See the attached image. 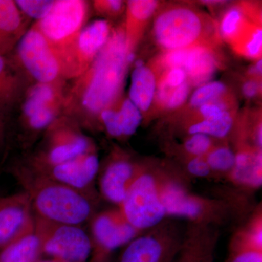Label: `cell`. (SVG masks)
I'll list each match as a JSON object with an SVG mask.
<instances>
[{
  "label": "cell",
  "instance_id": "1",
  "mask_svg": "<svg viewBox=\"0 0 262 262\" xmlns=\"http://www.w3.org/2000/svg\"><path fill=\"white\" fill-rule=\"evenodd\" d=\"M135 57L127 47L124 24L113 28L89 69L68 81L63 115L73 119L83 130L98 129L100 113L123 96L127 71Z\"/></svg>",
  "mask_w": 262,
  "mask_h": 262
},
{
  "label": "cell",
  "instance_id": "2",
  "mask_svg": "<svg viewBox=\"0 0 262 262\" xmlns=\"http://www.w3.org/2000/svg\"><path fill=\"white\" fill-rule=\"evenodd\" d=\"M11 173L28 194L37 216L66 225L79 226L94 213V196L57 182L22 161Z\"/></svg>",
  "mask_w": 262,
  "mask_h": 262
},
{
  "label": "cell",
  "instance_id": "3",
  "mask_svg": "<svg viewBox=\"0 0 262 262\" xmlns=\"http://www.w3.org/2000/svg\"><path fill=\"white\" fill-rule=\"evenodd\" d=\"M68 81L29 84L8 116L24 149L32 147L58 117L63 115Z\"/></svg>",
  "mask_w": 262,
  "mask_h": 262
},
{
  "label": "cell",
  "instance_id": "4",
  "mask_svg": "<svg viewBox=\"0 0 262 262\" xmlns=\"http://www.w3.org/2000/svg\"><path fill=\"white\" fill-rule=\"evenodd\" d=\"M181 170L141 163L139 173L118 207L130 225L145 232L166 220L162 199L169 182Z\"/></svg>",
  "mask_w": 262,
  "mask_h": 262
},
{
  "label": "cell",
  "instance_id": "5",
  "mask_svg": "<svg viewBox=\"0 0 262 262\" xmlns=\"http://www.w3.org/2000/svg\"><path fill=\"white\" fill-rule=\"evenodd\" d=\"M96 150L92 139L73 119L61 115L45 131L36 149L22 160L33 168L64 163Z\"/></svg>",
  "mask_w": 262,
  "mask_h": 262
},
{
  "label": "cell",
  "instance_id": "6",
  "mask_svg": "<svg viewBox=\"0 0 262 262\" xmlns=\"http://www.w3.org/2000/svg\"><path fill=\"white\" fill-rule=\"evenodd\" d=\"M8 56L30 84L65 80L56 53L33 24Z\"/></svg>",
  "mask_w": 262,
  "mask_h": 262
},
{
  "label": "cell",
  "instance_id": "7",
  "mask_svg": "<svg viewBox=\"0 0 262 262\" xmlns=\"http://www.w3.org/2000/svg\"><path fill=\"white\" fill-rule=\"evenodd\" d=\"M184 228L175 219H166L127 244L117 262H173Z\"/></svg>",
  "mask_w": 262,
  "mask_h": 262
},
{
  "label": "cell",
  "instance_id": "8",
  "mask_svg": "<svg viewBox=\"0 0 262 262\" xmlns=\"http://www.w3.org/2000/svg\"><path fill=\"white\" fill-rule=\"evenodd\" d=\"M34 232L40 239L42 253L65 262H85L93 252L92 239L80 226L34 219Z\"/></svg>",
  "mask_w": 262,
  "mask_h": 262
},
{
  "label": "cell",
  "instance_id": "9",
  "mask_svg": "<svg viewBox=\"0 0 262 262\" xmlns=\"http://www.w3.org/2000/svg\"><path fill=\"white\" fill-rule=\"evenodd\" d=\"M91 10V3L84 0H56L47 16L33 24L46 37L57 56L75 40L89 23Z\"/></svg>",
  "mask_w": 262,
  "mask_h": 262
},
{
  "label": "cell",
  "instance_id": "10",
  "mask_svg": "<svg viewBox=\"0 0 262 262\" xmlns=\"http://www.w3.org/2000/svg\"><path fill=\"white\" fill-rule=\"evenodd\" d=\"M204 31L201 15L186 7L164 10L157 17L153 27L155 41L166 51L201 46Z\"/></svg>",
  "mask_w": 262,
  "mask_h": 262
},
{
  "label": "cell",
  "instance_id": "11",
  "mask_svg": "<svg viewBox=\"0 0 262 262\" xmlns=\"http://www.w3.org/2000/svg\"><path fill=\"white\" fill-rule=\"evenodd\" d=\"M113 29L111 23L103 19L89 22L75 40L58 53L65 80H74L89 69L108 42Z\"/></svg>",
  "mask_w": 262,
  "mask_h": 262
},
{
  "label": "cell",
  "instance_id": "12",
  "mask_svg": "<svg viewBox=\"0 0 262 262\" xmlns=\"http://www.w3.org/2000/svg\"><path fill=\"white\" fill-rule=\"evenodd\" d=\"M141 163L119 149L110 155L99 175V190L106 201L120 206L139 173Z\"/></svg>",
  "mask_w": 262,
  "mask_h": 262
},
{
  "label": "cell",
  "instance_id": "13",
  "mask_svg": "<svg viewBox=\"0 0 262 262\" xmlns=\"http://www.w3.org/2000/svg\"><path fill=\"white\" fill-rule=\"evenodd\" d=\"M32 209L26 192L0 198V251L34 232Z\"/></svg>",
  "mask_w": 262,
  "mask_h": 262
},
{
  "label": "cell",
  "instance_id": "14",
  "mask_svg": "<svg viewBox=\"0 0 262 262\" xmlns=\"http://www.w3.org/2000/svg\"><path fill=\"white\" fill-rule=\"evenodd\" d=\"M91 231L94 248L111 253L142 233L129 223L118 207L93 216Z\"/></svg>",
  "mask_w": 262,
  "mask_h": 262
},
{
  "label": "cell",
  "instance_id": "15",
  "mask_svg": "<svg viewBox=\"0 0 262 262\" xmlns=\"http://www.w3.org/2000/svg\"><path fill=\"white\" fill-rule=\"evenodd\" d=\"M33 169L73 189L95 195L91 187L99 171L100 162L97 150H94L64 163Z\"/></svg>",
  "mask_w": 262,
  "mask_h": 262
},
{
  "label": "cell",
  "instance_id": "16",
  "mask_svg": "<svg viewBox=\"0 0 262 262\" xmlns=\"http://www.w3.org/2000/svg\"><path fill=\"white\" fill-rule=\"evenodd\" d=\"M234 151V167L225 180L241 192L258 190L262 184L261 149L241 134Z\"/></svg>",
  "mask_w": 262,
  "mask_h": 262
},
{
  "label": "cell",
  "instance_id": "17",
  "mask_svg": "<svg viewBox=\"0 0 262 262\" xmlns=\"http://www.w3.org/2000/svg\"><path fill=\"white\" fill-rule=\"evenodd\" d=\"M219 239V227L188 222L173 262H213Z\"/></svg>",
  "mask_w": 262,
  "mask_h": 262
},
{
  "label": "cell",
  "instance_id": "18",
  "mask_svg": "<svg viewBox=\"0 0 262 262\" xmlns=\"http://www.w3.org/2000/svg\"><path fill=\"white\" fill-rule=\"evenodd\" d=\"M224 262H262V213L253 212L232 234Z\"/></svg>",
  "mask_w": 262,
  "mask_h": 262
},
{
  "label": "cell",
  "instance_id": "19",
  "mask_svg": "<svg viewBox=\"0 0 262 262\" xmlns=\"http://www.w3.org/2000/svg\"><path fill=\"white\" fill-rule=\"evenodd\" d=\"M143 120L139 108L122 96L110 107L105 108L98 118V128H102L110 137L123 140L136 134Z\"/></svg>",
  "mask_w": 262,
  "mask_h": 262
},
{
  "label": "cell",
  "instance_id": "20",
  "mask_svg": "<svg viewBox=\"0 0 262 262\" xmlns=\"http://www.w3.org/2000/svg\"><path fill=\"white\" fill-rule=\"evenodd\" d=\"M13 0H0V56H8L32 25Z\"/></svg>",
  "mask_w": 262,
  "mask_h": 262
},
{
  "label": "cell",
  "instance_id": "21",
  "mask_svg": "<svg viewBox=\"0 0 262 262\" xmlns=\"http://www.w3.org/2000/svg\"><path fill=\"white\" fill-rule=\"evenodd\" d=\"M29 84L8 56H0V111L9 116Z\"/></svg>",
  "mask_w": 262,
  "mask_h": 262
},
{
  "label": "cell",
  "instance_id": "22",
  "mask_svg": "<svg viewBox=\"0 0 262 262\" xmlns=\"http://www.w3.org/2000/svg\"><path fill=\"white\" fill-rule=\"evenodd\" d=\"M156 77L154 72L139 60L131 74L130 89L127 97L139 108L141 113H146L154 102L156 96Z\"/></svg>",
  "mask_w": 262,
  "mask_h": 262
},
{
  "label": "cell",
  "instance_id": "23",
  "mask_svg": "<svg viewBox=\"0 0 262 262\" xmlns=\"http://www.w3.org/2000/svg\"><path fill=\"white\" fill-rule=\"evenodd\" d=\"M183 70L185 71L191 85L200 86L209 82L216 70V61L211 50L206 46H194L188 48Z\"/></svg>",
  "mask_w": 262,
  "mask_h": 262
},
{
  "label": "cell",
  "instance_id": "24",
  "mask_svg": "<svg viewBox=\"0 0 262 262\" xmlns=\"http://www.w3.org/2000/svg\"><path fill=\"white\" fill-rule=\"evenodd\" d=\"M158 3L151 0H131L126 3V20L124 24L127 47L134 52V48L139 38L143 25L147 21L155 10Z\"/></svg>",
  "mask_w": 262,
  "mask_h": 262
},
{
  "label": "cell",
  "instance_id": "25",
  "mask_svg": "<svg viewBox=\"0 0 262 262\" xmlns=\"http://www.w3.org/2000/svg\"><path fill=\"white\" fill-rule=\"evenodd\" d=\"M42 253L40 239L34 232L1 250L0 261L38 262Z\"/></svg>",
  "mask_w": 262,
  "mask_h": 262
},
{
  "label": "cell",
  "instance_id": "26",
  "mask_svg": "<svg viewBox=\"0 0 262 262\" xmlns=\"http://www.w3.org/2000/svg\"><path fill=\"white\" fill-rule=\"evenodd\" d=\"M234 127V117L230 111L209 120H199L190 122L186 127L187 135L204 134L219 140H225Z\"/></svg>",
  "mask_w": 262,
  "mask_h": 262
},
{
  "label": "cell",
  "instance_id": "27",
  "mask_svg": "<svg viewBox=\"0 0 262 262\" xmlns=\"http://www.w3.org/2000/svg\"><path fill=\"white\" fill-rule=\"evenodd\" d=\"M213 178H227L234 165V150L227 144H217L205 157Z\"/></svg>",
  "mask_w": 262,
  "mask_h": 262
},
{
  "label": "cell",
  "instance_id": "28",
  "mask_svg": "<svg viewBox=\"0 0 262 262\" xmlns=\"http://www.w3.org/2000/svg\"><path fill=\"white\" fill-rule=\"evenodd\" d=\"M246 18L242 8L234 7L226 12L220 24L222 35L229 42H238L242 36H246Z\"/></svg>",
  "mask_w": 262,
  "mask_h": 262
},
{
  "label": "cell",
  "instance_id": "29",
  "mask_svg": "<svg viewBox=\"0 0 262 262\" xmlns=\"http://www.w3.org/2000/svg\"><path fill=\"white\" fill-rule=\"evenodd\" d=\"M227 86L220 81H213L201 84L193 93L190 98V105L198 108L202 105L213 102L225 98Z\"/></svg>",
  "mask_w": 262,
  "mask_h": 262
},
{
  "label": "cell",
  "instance_id": "30",
  "mask_svg": "<svg viewBox=\"0 0 262 262\" xmlns=\"http://www.w3.org/2000/svg\"><path fill=\"white\" fill-rule=\"evenodd\" d=\"M15 3L22 15L34 24L47 16L56 0H15Z\"/></svg>",
  "mask_w": 262,
  "mask_h": 262
},
{
  "label": "cell",
  "instance_id": "31",
  "mask_svg": "<svg viewBox=\"0 0 262 262\" xmlns=\"http://www.w3.org/2000/svg\"><path fill=\"white\" fill-rule=\"evenodd\" d=\"M215 140L204 134L187 135L182 144L183 152L188 156L205 158L215 145Z\"/></svg>",
  "mask_w": 262,
  "mask_h": 262
},
{
  "label": "cell",
  "instance_id": "32",
  "mask_svg": "<svg viewBox=\"0 0 262 262\" xmlns=\"http://www.w3.org/2000/svg\"><path fill=\"white\" fill-rule=\"evenodd\" d=\"M91 9L110 22V19L120 17L126 10V3L120 0H98L91 3Z\"/></svg>",
  "mask_w": 262,
  "mask_h": 262
},
{
  "label": "cell",
  "instance_id": "33",
  "mask_svg": "<svg viewBox=\"0 0 262 262\" xmlns=\"http://www.w3.org/2000/svg\"><path fill=\"white\" fill-rule=\"evenodd\" d=\"M184 170L189 178L214 179L205 158L191 157L184 154Z\"/></svg>",
  "mask_w": 262,
  "mask_h": 262
},
{
  "label": "cell",
  "instance_id": "34",
  "mask_svg": "<svg viewBox=\"0 0 262 262\" xmlns=\"http://www.w3.org/2000/svg\"><path fill=\"white\" fill-rule=\"evenodd\" d=\"M242 41V40H241ZM239 46L243 54L248 58L256 59L259 58L261 54L262 31L258 27L250 29L249 32L243 39V44Z\"/></svg>",
  "mask_w": 262,
  "mask_h": 262
},
{
  "label": "cell",
  "instance_id": "35",
  "mask_svg": "<svg viewBox=\"0 0 262 262\" xmlns=\"http://www.w3.org/2000/svg\"><path fill=\"white\" fill-rule=\"evenodd\" d=\"M198 108L200 120H209L220 116L225 112L229 111V102L225 98L213 102L202 105Z\"/></svg>",
  "mask_w": 262,
  "mask_h": 262
},
{
  "label": "cell",
  "instance_id": "36",
  "mask_svg": "<svg viewBox=\"0 0 262 262\" xmlns=\"http://www.w3.org/2000/svg\"><path fill=\"white\" fill-rule=\"evenodd\" d=\"M190 86L191 84H189V82L186 81L182 85L174 90L170 96H169L168 101L165 103L164 107L170 110H177V108L181 107L189 97Z\"/></svg>",
  "mask_w": 262,
  "mask_h": 262
},
{
  "label": "cell",
  "instance_id": "37",
  "mask_svg": "<svg viewBox=\"0 0 262 262\" xmlns=\"http://www.w3.org/2000/svg\"><path fill=\"white\" fill-rule=\"evenodd\" d=\"M187 49L176 50V51H166L161 58V64L164 68L169 70L172 68H182L184 67L187 55Z\"/></svg>",
  "mask_w": 262,
  "mask_h": 262
},
{
  "label": "cell",
  "instance_id": "38",
  "mask_svg": "<svg viewBox=\"0 0 262 262\" xmlns=\"http://www.w3.org/2000/svg\"><path fill=\"white\" fill-rule=\"evenodd\" d=\"M261 91V84L256 80H247L243 84L242 92L248 98H253L257 96Z\"/></svg>",
  "mask_w": 262,
  "mask_h": 262
},
{
  "label": "cell",
  "instance_id": "39",
  "mask_svg": "<svg viewBox=\"0 0 262 262\" xmlns=\"http://www.w3.org/2000/svg\"><path fill=\"white\" fill-rule=\"evenodd\" d=\"M111 253L93 248L92 256L89 262H110Z\"/></svg>",
  "mask_w": 262,
  "mask_h": 262
},
{
  "label": "cell",
  "instance_id": "40",
  "mask_svg": "<svg viewBox=\"0 0 262 262\" xmlns=\"http://www.w3.org/2000/svg\"><path fill=\"white\" fill-rule=\"evenodd\" d=\"M8 116L0 111V144L4 142L8 133Z\"/></svg>",
  "mask_w": 262,
  "mask_h": 262
},
{
  "label": "cell",
  "instance_id": "41",
  "mask_svg": "<svg viewBox=\"0 0 262 262\" xmlns=\"http://www.w3.org/2000/svg\"><path fill=\"white\" fill-rule=\"evenodd\" d=\"M262 62L261 59L258 60L252 67L248 70V75H251V77H259L261 75L262 71Z\"/></svg>",
  "mask_w": 262,
  "mask_h": 262
},
{
  "label": "cell",
  "instance_id": "42",
  "mask_svg": "<svg viewBox=\"0 0 262 262\" xmlns=\"http://www.w3.org/2000/svg\"><path fill=\"white\" fill-rule=\"evenodd\" d=\"M38 262H56V260L53 259V261H38Z\"/></svg>",
  "mask_w": 262,
  "mask_h": 262
},
{
  "label": "cell",
  "instance_id": "43",
  "mask_svg": "<svg viewBox=\"0 0 262 262\" xmlns=\"http://www.w3.org/2000/svg\"><path fill=\"white\" fill-rule=\"evenodd\" d=\"M56 262H65V261H58V260H56Z\"/></svg>",
  "mask_w": 262,
  "mask_h": 262
},
{
  "label": "cell",
  "instance_id": "44",
  "mask_svg": "<svg viewBox=\"0 0 262 262\" xmlns=\"http://www.w3.org/2000/svg\"><path fill=\"white\" fill-rule=\"evenodd\" d=\"M0 262H1V261H0Z\"/></svg>",
  "mask_w": 262,
  "mask_h": 262
}]
</instances>
